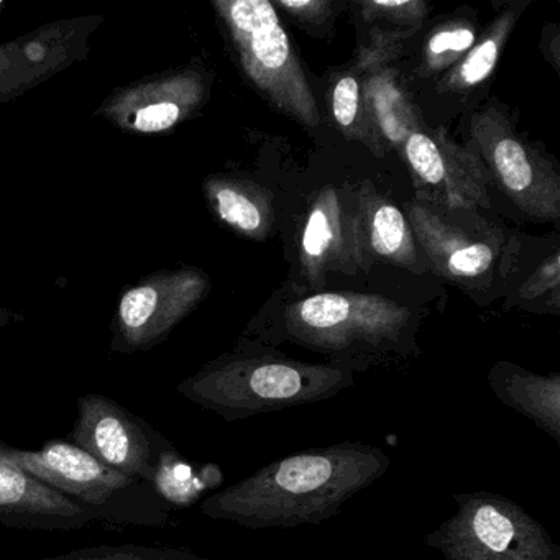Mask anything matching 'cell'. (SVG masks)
<instances>
[{
    "label": "cell",
    "instance_id": "cell-1",
    "mask_svg": "<svg viewBox=\"0 0 560 560\" xmlns=\"http://www.w3.org/2000/svg\"><path fill=\"white\" fill-rule=\"evenodd\" d=\"M392 458L375 445L343 441L296 452L201 501L211 520L248 529L319 524L383 477Z\"/></svg>",
    "mask_w": 560,
    "mask_h": 560
},
{
    "label": "cell",
    "instance_id": "cell-2",
    "mask_svg": "<svg viewBox=\"0 0 560 560\" xmlns=\"http://www.w3.org/2000/svg\"><path fill=\"white\" fill-rule=\"evenodd\" d=\"M353 386V372L337 363L314 365L270 352L238 350L202 366L179 395L234 422L327 401Z\"/></svg>",
    "mask_w": 560,
    "mask_h": 560
},
{
    "label": "cell",
    "instance_id": "cell-3",
    "mask_svg": "<svg viewBox=\"0 0 560 560\" xmlns=\"http://www.w3.org/2000/svg\"><path fill=\"white\" fill-rule=\"evenodd\" d=\"M0 462L117 523L153 524L168 520L172 506L152 485L107 467L73 442L50 439L40 451H24L0 441Z\"/></svg>",
    "mask_w": 560,
    "mask_h": 560
},
{
    "label": "cell",
    "instance_id": "cell-4",
    "mask_svg": "<svg viewBox=\"0 0 560 560\" xmlns=\"http://www.w3.org/2000/svg\"><path fill=\"white\" fill-rule=\"evenodd\" d=\"M454 501L457 511L425 536L445 560H560L549 530L510 498L470 491Z\"/></svg>",
    "mask_w": 560,
    "mask_h": 560
},
{
    "label": "cell",
    "instance_id": "cell-5",
    "mask_svg": "<svg viewBox=\"0 0 560 560\" xmlns=\"http://www.w3.org/2000/svg\"><path fill=\"white\" fill-rule=\"evenodd\" d=\"M245 73L284 113L314 127L316 101L291 48L290 38L267 0L218 2Z\"/></svg>",
    "mask_w": 560,
    "mask_h": 560
},
{
    "label": "cell",
    "instance_id": "cell-6",
    "mask_svg": "<svg viewBox=\"0 0 560 560\" xmlns=\"http://www.w3.org/2000/svg\"><path fill=\"white\" fill-rule=\"evenodd\" d=\"M70 442L107 467L149 485L163 458L176 448L149 422L96 393L78 399Z\"/></svg>",
    "mask_w": 560,
    "mask_h": 560
},
{
    "label": "cell",
    "instance_id": "cell-7",
    "mask_svg": "<svg viewBox=\"0 0 560 560\" xmlns=\"http://www.w3.org/2000/svg\"><path fill=\"white\" fill-rule=\"evenodd\" d=\"M208 293V278L196 270L160 271L120 296L113 323L114 352L159 346Z\"/></svg>",
    "mask_w": 560,
    "mask_h": 560
},
{
    "label": "cell",
    "instance_id": "cell-8",
    "mask_svg": "<svg viewBox=\"0 0 560 560\" xmlns=\"http://www.w3.org/2000/svg\"><path fill=\"white\" fill-rule=\"evenodd\" d=\"M100 22L103 19L57 22L0 44V103L27 93L81 60L88 51V38Z\"/></svg>",
    "mask_w": 560,
    "mask_h": 560
},
{
    "label": "cell",
    "instance_id": "cell-9",
    "mask_svg": "<svg viewBox=\"0 0 560 560\" xmlns=\"http://www.w3.org/2000/svg\"><path fill=\"white\" fill-rule=\"evenodd\" d=\"M202 97L205 84L198 73L173 71L117 91L97 114L124 132L152 136L178 126L201 104Z\"/></svg>",
    "mask_w": 560,
    "mask_h": 560
},
{
    "label": "cell",
    "instance_id": "cell-10",
    "mask_svg": "<svg viewBox=\"0 0 560 560\" xmlns=\"http://www.w3.org/2000/svg\"><path fill=\"white\" fill-rule=\"evenodd\" d=\"M94 521L106 520L21 468L0 462V523L18 529L73 530Z\"/></svg>",
    "mask_w": 560,
    "mask_h": 560
},
{
    "label": "cell",
    "instance_id": "cell-11",
    "mask_svg": "<svg viewBox=\"0 0 560 560\" xmlns=\"http://www.w3.org/2000/svg\"><path fill=\"white\" fill-rule=\"evenodd\" d=\"M483 143L501 185L526 212L539 218L559 215V186L536 156L510 130L494 126L493 117L478 120L475 129Z\"/></svg>",
    "mask_w": 560,
    "mask_h": 560
},
{
    "label": "cell",
    "instance_id": "cell-12",
    "mask_svg": "<svg viewBox=\"0 0 560 560\" xmlns=\"http://www.w3.org/2000/svg\"><path fill=\"white\" fill-rule=\"evenodd\" d=\"M406 156L421 185L455 206L474 205L487 199L485 182L477 162L458 147L435 142L421 132L406 139Z\"/></svg>",
    "mask_w": 560,
    "mask_h": 560
},
{
    "label": "cell",
    "instance_id": "cell-13",
    "mask_svg": "<svg viewBox=\"0 0 560 560\" xmlns=\"http://www.w3.org/2000/svg\"><path fill=\"white\" fill-rule=\"evenodd\" d=\"M488 382L504 406L529 419L560 445L559 375H534L511 363H498Z\"/></svg>",
    "mask_w": 560,
    "mask_h": 560
},
{
    "label": "cell",
    "instance_id": "cell-14",
    "mask_svg": "<svg viewBox=\"0 0 560 560\" xmlns=\"http://www.w3.org/2000/svg\"><path fill=\"white\" fill-rule=\"evenodd\" d=\"M221 481V471L215 465H208L196 474L195 467L182 457L178 451L170 452L153 478L152 487L170 506H188L199 494Z\"/></svg>",
    "mask_w": 560,
    "mask_h": 560
},
{
    "label": "cell",
    "instance_id": "cell-15",
    "mask_svg": "<svg viewBox=\"0 0 560 560\" xmlns=\"http://www.w3.org/2000/svg\"><path fill=\"white\" fill-rule=\"evenodd\" d=\"M206 189L209 201L225 224L244 234H257L260 231L264 225V212L241 185L224 179H211Z\"/></svg>",
    "mask_w": 560,
    "mask_h": 560
},
{
    "label": "cell",
    "instance_id": "cell-16",
    "mask_svg": "<svg viewBox=\"0 0 560 560\" xmlns=\"http://www.w3.org/2000/svg\"><path fill=\"white\" fill-rule=\"evenodd\" d=\"M444 242L434 244L425 242V248L431 252L432 258L444 265L445 273L452 277L474 278L481 277L490 270L494 261V250L491 245L483 242L464 244L460 238H454L448 232H442Z\"/></svg>",
    "mask_w": 560,
    "mask_h": 560
},
{
    "label": "cell",
    "instance_id": "cell-17",
    "mask_svg": "<svg viewBox=\"0 0 560 560\" xmlns=\"http://www.w3.org/2000/svg\"><path fill=\"white\" fill-rule=\"evenodd\" d=\"M373 252L388 260L406 264L412 258V241L401 211L392 205H380L370 221Z\"/></svg>",
    "mask_w": 560,
    "mask_h": 560
},
{
    "label": "cell",
    "instance_id": "cell-18",
    "mask_svg": "<svg viewBox=\"0 0 560 560\" xmlns=\"http://www.w3.org/2000/svg\"><path fill=\"white\" fill-rule=\"evenodd\" d=\"M32 560H212L198 556L183 547L143 546V544H119V546H90L71 550L60 556Z\"/></svg>",
    "mask_w": 560,
    "mask_h": 560
},
{
    "label": "cell",
    "instance_id": "cell-19",
    "mask_svg": "<svg viewBox=\"0 0 560 560\" xmlns=\"http://www.w3.org/2000/svg\"><path fill=\"white\" fill-rule=\"evenodd\" d=\"M336 214L330 202L323 201L307 219L303 235V255L306 264L320 267L326 261L330 248L336 244Z\"/></svg>",
    "mask_w": 560,
    "mask_h": 560
},
{
    "label": "cell",
    "instance_id": "cell-20",
    "mask_svg": "<svg viewBox=\"0 0 560 560\" xmlns=\"http://www.w3.org/2000/svg\"><path fill=\"white\" fill-rule=\"evenodd\" d=\"M372 97L375 103L376 117H378L380 126L385 130L386 136L393 142H399L402 137L408 136V124L405 122L401 96L393 88V84H378L373 90Z\"/></svg>",
    "mask_w": 560,
    "mask_h": 560
},
{
    "label": "cell",
    "instance_id": "cell-21",
    "mask_svg": "<svg viewBox=\"0 0 560 560\" xmlns=\"http://www.w3.org/2000/svg\"><path fill=\"white\" fill-rule=\"evenodd\" d=\"M500 55V38L491 37L475 48L460 68V80L465 86H475L490 77Z\"/></svg>",
    "mask_w": 560,
    "mask_h": 560
},
{
    "label": "cell",
    "instance_id": "cell-22",
    "mask_svg": "<svg viewBox=\"0 0 560 560\" xmlns=\"http://www.w3.org/2000/svg\"><path fill=\"white\" fill-rule=\"evenodd\" d=\"M360 88L355 78H342L334 88L332 110L342 129H352L359 116Z\"/></svg>",
    "mask_w": 560,
    "mask_h": 560
},
{
    "label": "cell",
    "instance_id": "cell-23",
    "mask_svg": "<svg viewBox=\"0 0 560 560\" xmlns=\"http://www.w3.org/2000/svg\"><path fill=\"white\" fill-rule=\"evenodd\" d=\"M474 32L468 28H457V31L439 32L429 42V55L431 57H442L447 54H462L474 45Z\"/></svg>",
    "mask_w": 560,
    "mask_h": 560
},
{
    "label": "cell",
    "instance_id": "cell-24",
    "mask_svg": "<svg viewBox=\"0 0 560 560\" xmlns=\"http://www.w3.org/2000/svg\"><path fill=\"white\" fill-rule=\"evenodd\" d=\"M557 284H559V255L556 254L549 264L537 271L536 277L527 281L526 287L523 288V294L526 298H536L549 290V287H557Z\"/></svg>",
    "mask_w": 560,
    "mask_h": 560
},
{
    "label": "cell",
    "instance_id": "cell-25",
    "mask_svg": "<svg viewBox=\"0 0 560 560\" xmlns=\"http://www.w3.org/2000/svg\"><path fill=\"white\" fill-rule=\"evenodd\" d=\"M14 317V314L9 313V311L0 310V327H4L5 324H9V320Z\"/></svg>",
    "mask_w": 560,
    "mask_h": 560
}]
</instances>
